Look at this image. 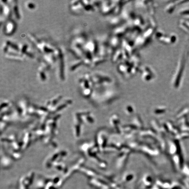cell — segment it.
Returning a JSON list of instances; mask_svg holds the SVG:
<instances>
[{
	"instance_id": "obj_4",
	"label": "cell",
	"mask_w": 189,
	"mask_h": 189,
	"mask_svg": "<svg viewBox=\"0 0 189 189\" xmlns=\"http://www.w3.org/2000/svg\"><path fill=\"white\" fill-rule=\"evenodd\" d=\"M20 53L24 56H26L28 58H35V55L31 49L30 48V46L25 43L19 44Z\"/></svg>"
},
{
	"instance_id": "obj_7",
	"label": "cell",
	"mask_w": 189,
	"mask_h": 189,
	"mask_svg": "<svg viewBox=\"0 0 189 189\" xmlns=\"http://www.w3.org/2000/svg\"><path fill=\"white\" fill-rule=\"evenodd\" d=\"M5 56L7 59L19 61H22L25 59V56L23 55L17 53H8L5 54Z\"/></svg>"
},
{
	"instance_id": "obj_5",
	"label": "cell",
	"mask_w": 189,
	"mask_h": 189,
	"mask_svg": "<svg viewBox=\"0 0 189 189\" xmlns=\"http://www.w3.org/2000/svg\"><path fill=\"white\" fill-rule=\"evenodd\" d=\"M70 11L73 12L78 13L84 9L81 1H73L70 2L69 5Z\"/></svg>"
},
{
	"instance_id": "obj_3",
	"label": "cell",
	"mask_w": 189,
	"mask_h": 189,
	"mask_svg": "<svg viewBox=\"0 0 189 189\" xmlns=\"http://www.w3.org/2000/svg\"><path fill=\"white\" fill-rule=\"evenodd\" d=\"M17 27V25L16 22L12 19H8L3 24L4 34L6 36H12L16 33Z\"/></svg>"
},
{
	"instance_id": "obj_2",
	"label": "cell",
	"mask_w": 189,
	"mask_h": 189,
	"mask_svg": "<svg viewBox=\"0 0 189 189\" xmlns=\"http://www.w3.org/2000/svg\"><path fill=\"white\" fill-rule=\"evenodd\" d=\"M10 1L1 0V25L3 24L6 21L11 19L12 14L11 6L10 5Z\"/></svg>"
},
{
	"instance_id": "obj_8",
	"label": "cell",
	"mask_w": 189,
	"mask_h": 189,
	"mask_svg": "<svg viewBox=\"0 0 189 189\" xmlns=\"http://www.w3.org/2000/svg\"><path fill=\"white\" fill-rule=\"evenodd\" d=\"M84 65V62H83V60L82 59H77L75 61H74L70 67L69 69L70 71L74 72L77 69H78L79 67H81V66Z\"/></svg>"
},
{
	"instance_id": "obj_6",
	"label": "cell",
	"mask_w": 189,
	"mask_h": 189,
	"mask_svg": "<svg viewBox=\"0 0 189 189\" xmlns=\"http://www.w3.org/2000/svg\"><path fill=\"white\" fill-rule=\"evenodd\" d=\"M11 5L12 14H14V17L16 18V19L17 20H20L21 19V16L18 2L16 1H11Z\"/></svg>"
},
{
	"instance_id": "obj_1",
	"label": "cell",
	"mask_w": 189,
	"mask_h": 189,
	"mask_svg": "<svg viewBox=\"0 0 189 189\" xmlns=\"http://www.w3.org/2000/svg\"><path fill=\"white\" fill-rule=\"evenodd\" d=\"M55 54L57 57V64H58L59 76L60 79L64 81L65 79V64L64 52L61 48H56Z\"/></svg>"
},
{
	"instance_id": "obj_10",
	"label": "cell",
	"mask_w": 189,
	"mask_h": 189,
	"mask_svg": "<svg viewBox=\"0 0 189 189\" xmlns=\"http://www.w3.org/2000/svg\"><path fill=\"white\" fill-rule=\"evenodd\" d=\"M27 8L30 10L35 9L36 8V5L35 4L33 3V2H28L26 4Z\"/></svg>"
},
{
	"instance_id": "obj_9",
	"label": "cell",
	"mask_w": 189,
	"mask_h": 189,
	"mask_svg": "<svg viewBox=\"0 0 189 189\" xmlns=\"http://www.w3.org/2000/svg\"><path fill=\"white\" fill-rule=\"evenodd\" d=\"M47 70L45 69L42 66H40L38 68V74L39 79L42 81H45L47 79V76L46 74Z\"/></svg>"
}]
</instances>
